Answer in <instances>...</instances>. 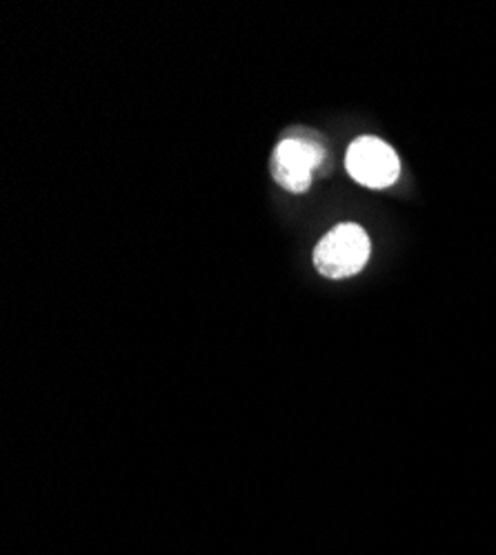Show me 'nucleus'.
<instances>
[{"instance_id": "2", "label": "nucleus", "mask_w": 496, "mask_h": 555, "mask_svg": "<svg viewBox=\"0 0 496 555\" xmlns=\"http://www.w3.org/2000/svg\"><path fill=\"white\" fill-rule=\"evenodd\" d=\"M323 147L305 135H288L277 145L269 171L283 190L303 194L309 190L311 173L323 163Z\"/></svg>"}, {"instance_id": "3", "label": "nucleus", "mask_w": 496, "mask_h": 555, "mask_svg": "<svg viewBox=\"0 0 496 555\" xmlns=\"http://www.w3.org/2000/svg\"><path fill=\"white\" fill-rule=\"evenodd\" d=\"M345 167H347V173L358 184L372 190L390 188L400 171L394 150L372 135L358 138V141L349 145Z\"/></svg>"}, {"instance_id": "1", "label": "nucleus", "mask_w": 496, "mask_h": 555, "mask_svg": "<svg viewBox=\"0 0 496 555\" xmlns=\"http://www.w3.org/2000/svg\"><path fill=\"white\" fill-rule=\"evenodd\" d=\"M370 236L364 227L354 222L336 224L321 238L314 249V267L326 278L339 281V278L356 275L370 260Z\"/></svg>"}]
</instances>
